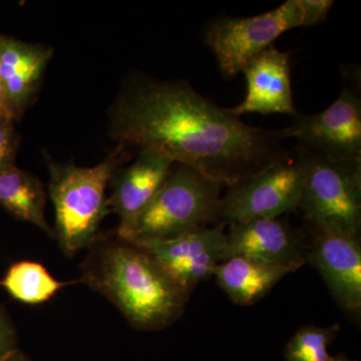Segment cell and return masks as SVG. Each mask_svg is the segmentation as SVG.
I'll return each mask as SVG.
<instances>
[{"mask_svg":"<svg viewBox=\"0 0 361 361\" xmlns=\"http://www.w3.org/2000/svg\"><path fill=\"white\" fill-rule=\"evenodd\" d=\"M110 134L126 148L151 149L229 187L286 159L281 132L252 127L186 80L135 73L110 111Z\"/></svg>","mask_w":361,"mask_h":361,"instance_id":"6da1fadb","label":"cell"},{"mask_svg":"<svg viewBox=\"0 0 361 361\" xmlns=\"http://www.w3.org/2000/svg\"><path fill=\"white\" fill-rule=\"evenodd\" d=\"M82 265L80 282L106 297L133 327L153 331L184 312L190 294L148 251L118 238H97Z\"/></svg>","mask_w":361,"mask_h":361,"instance_id":"7a4b0ae2","label":"cell"},{"mask_svg":"<svg viewBox=\"0 0 361 361\" xmlns=\"http://www.w3.org/2000/svg\"><path fill=\"white\" fill-rule=\"evenodd\" d=\"M118 145L99 165L78 167L49 161V191L56 214L59 247L68 257L90 248L99 238L102 221L110 212L106 189L129 153Z\"/></svg>","mask_w":361,"mask_h":361,"instance_id":"3957f363","label":"cell"},{"mask_svg":"<svg viewBox=\"0 0 361 361\" xmlns=\"http://www.w3.org/2000/svg\"><path fill=\"white\" fill-rule=\"evenodd\" d=\"M176 165L151 203L116 235L118 238L145 246L217 222L223 185L189 166Z\"/></svg>","mask_w":361,"mask_h":361,"instance_id":"277c9868","label":"cell"},{"mask_svg":"<svg viewBox=\"0 0 361 361\" xmlns=\"http://www.w3.org/2000/svg\"><path fill=\"white\" fill-rule=\"evenodd\" d=\"M293 152L304 172L297 210L312 231L360 238L361 159L329 161L300 147Z\"/></svg>","mask_w":361,"mask_h":361,"instance_id":"5b68a950","label":"cell"},{"mask_svg":"<svg viewBox=\"0 0 361 361\" xmlns=\"http://www.w3.org/2000/svg\"><path fill=\"white\" fill-rule=\"evenodd\" d=\"M303 0H287L267 13L251 18L222 16L207 25L206 44L225 78L242 73L247 63L274 44L287 30L304 26Z\"/></svg>","mask_w":361,"mask_h":361,"instance_id":"8992f818","label":"cell"},{"mask_svg":"<svg viewBox=\"0 0 361 361\" xmlns=\"http://www.w3.org/2000/svg\"><path fill=\"white\" fill-rule=\"evenodd\" d=\"M303 166L294 152L262 172L228 187L221 198L219 224L279 218L298 209L303 186Z\"/></svg>","mask_w":361,"mask_h":361,"instance_id":"52a82bcc","label":"cell"},{"mask_svg":"<svg viewBox=\"0 0 361 361\" xmlns=\"http://www.w3.org/2000/svg\"><path fill=\"white\" fill-rule=\"evenodd\" d=\"M298 146L329 161L361 159V102L353 90H342L331 106L314 115L298 113L282 130Z\"/></svg>","mask_w":361,"mask_h":361,"instance_id":"ba28073f","label":"cell"},{"mask_svg":"<svg viewBox=\"0 0 361 361\" xmlns=\"http://www.w3.org/2000/svg\"><path fill=\"white\" fill-rule=\"evenodd\" d=\"M225 243L224 225L217 224L200 226L177 238L140 247L191 294L197 285L214 276L223 261Z\"/></svg>","mask_w":361,"mask_h":361,"instance_id":"9c48e42d","label":"cell"},{"mask_svg":"<svg viewBox=\"0 0 361 361\" xmlns=\"http://www.w3.org/2000/svg\"><path fill=\"white\" fill-rule=\"evenodd\" d=\"M229 226L223 261L246 257L283 266L293 272L306 263L305 238L286 221L271 218Z\"/></svg>","mask_w":361,"mask_h":361,"instance_id":"30bf717a","label":"cell"},{"mask_svg":"<svg viewBox=\"0 0 361 361\" xmlns=\"http://www.w3.org/2000/svg\"><path fill=\"white\" fill-rule=\"evenodd\" d=\"M306 263L320 273L330 293L344 312H361L360 238L313 231L306 249Z\"/></svg>","mask_w":361,"mask_h":361,"instance_id":"8fae6325","label":"cell"},{"mask_svg":"<svg viewBox=\"0 0 361 361\" xmlns=\"http://www.w3.org/2000/svg\"><path fill=\"white\" fill-rule=\"evenodd\" d=\"M242 73L245 75L247 94L239 106L227 109L240 118L246 114L262 115L283 114L295 116L291 87L290 54L271 45L247 63Z\"/></svg>","mask_w":361,"mask_h":361,"instance_id":"7c38bea8","label":"cell"},{"mask_svg":"<svg viewBox=\"0 0 361 361\" xmlns=\"http://www.w3.org/2000/svg\"><path fill=\"white\" fill-rule=\"evenodd\" d=\"M176 164L155 149H140L129 167L118 169L111 180V194L108 198L110 212L120 218L116 235L127 229L151 203L172 172Z\"/></svg>","mask_w":361,"mask_h":361,"instance_id":"4fadbf2b","label":"cell"},{"mask_svg":"<svg viewBox=\"0 0 361 361\" xmlns=\"http://www.w3.org/2000/svg\"><path fill=\"white\" fill-rule=\"evenodd\" d=\"M52 54L51 45L0 35V80L14 121L20 120L39 94Z\"/></svg>","mask_w":361,"mask_h":361,"instance_id":"5bb4252c","label":"cell"},{"mask_svg":"<svg viewBox=\"0 0 361 361\" xmlns=\"http://www.w3.org/2000/svg\"><path fill=\"white\" fill-rule=\"evenodd\" d=\"M293 271L246 257H232L216 267L214 277L230 300L237 305L257 302Z\"/></svg>","mask_w":361,"mask_h":361,"instance_id":"9a60e30c","label":"cell"},{"mask_svg":"<svg viewBox=\"0 0 361 361\" xmlns=\"http://www.w3.org/2000/svg\"><path fill=\"white\" fill-rule=\"evenodd\" d=\"M47 193L35 176L16 167L0 172V206L14 217L32 223L51 237L56 233L45 219Z\"/></svg>","mask_w":361,"mask_h":361,"instance_id":"2e32d148","label":"cell"},{"mask_svg":"<svg viewBox=\"0 0 361 361\" xmlns=\"http://www.w3.org/2000/svg\"><path fill=\"white\" fill-rule=\"evenodd\" d=\"M80 282H61L44 265L35 261H20L9 266L0 286L13 299L27 305L47 302L61 289Z\"/></svg>","mask_w":361,"mask_h":361,"instance_id":"e0dca14e","label":"cell"},{"mask_svg":"<svg viewBox=\"0 0 361 361\" xmlns=\"http://www.w3.org/2000/svg\"><path fill=\"white\" fill-rule=\"evenodd\" d=\"M341 327L331 324L326 327L305 325L291 337L285 346L286 361H330V344L336 338Z\"/></svg>","mask_w":361,"mask_h":361,"instance_id":"ac0fdd59","label":"cell"},{"mask_svg":"<svg viewBox=\"0 0 361 361\" xmlns=\"http://www.w3.org/2000/svg\"><path fill=\"white\" fill-rule=\"evenodd\" d=\"M16 121L4 118L0 122V172L16 165L20 147V135L14 127Z\"/></svg>","mask_w":361,"mask_h":361,"instance_id":"d6986e66","label":"cell"},{"mask_svg":"<svg viewBox=\"0 0 361 361\" xmlns=\"http://www.w3.org/2000/svg\"><path fill=\"white\" fill-rule=\"evenodd\" d=\"M16 329L4 310L0 307V358L6 357L16 350Z\"/></svg>","mask_w":361,"mask_h":361,"instance_id":"ffe728a7","label":"cell"},{"mask_svg":"<svg viewBox=\"0 0 361 361\" xmlns=\"http://www.w3.org/2000/svg\"><path fill=\"white\" fill-rule=\"evenodd\" d=\"M334 4L332 0H303L305 11L304 26H312L326 20Z\"/></svg>","mask_w":361,"mask_h":361,"instance_id":"44dd1931","label":"cell"},{"mask_svg":"<svg viewBox=\"0 0 361 361\" xmlns=\"http://www.w3.org/2000/svg\"><path fill=\"white\" fill-rule=\"evenodd\" d=\"M0 111H1L4 116H7V118L13 120V116L11 115V111L8 110V106H7L6 92H4V85H2L1 80H0Z\"/></svg>","mask_w":361,"mask_h":361,"instance_id":"7402d4cb","label":"cell"},{"mask_svg":"<svg viewBox=\"0 0 361 361\" xmlns=\"http://www.w3.org/2000/svg\"><path fill=\"white\" fill-rule=\"evenodd\" d=\"M4 361H30L26 357V355L21 353L18 349L14 350L13 353H11V355L7 356L6 360Z\"/></svg>","mask_w":361,"mask_h":361,"instance_id":"603a6c76","label":"cell"},{"mask_svg":"<svg viewBox=\"0 0 361 361\" xmlns=\"http://www.w3.org/2000/svg\"><path fill=\"white\" fill-rule=\"evenodd\" d=\"M330 361H356L353 360H349L348 357H346L344 355H338L336 356H332L331 360Z\"/></svg>","mask_w":361,"mask_h":361,"instance_id":"cb8c5ba5","label":"cell"},{"mask_svg":"<svg viewBox=\"0 0 361 361\" xmlns=\"http://www.w3.org/2000/svg\"><path fill=\"white\" fill-rule=\"evenodd\" d=\"M4 118H7V116H4V114L0 111V122H1L2 120H4Z\"/></svg>","mask_w":361,"mask_h":361,"instance_id":"d4e9b609","label":"cell"},{"mask_svg":"<svg viewBox=\"0 0 361 361\" xmlns=\"http://www.w3.org/2000/svg\"><path fill=\"white\" fill-rule=\"evenodd\" d=\"M8 355H6V357H2V358H0V361H4L6 360V358L7 357V356Z\"/></svg>","mask_w":361,"mask_h":361,"instance_id":"484cf974","label":"cell"}]
</instances>
